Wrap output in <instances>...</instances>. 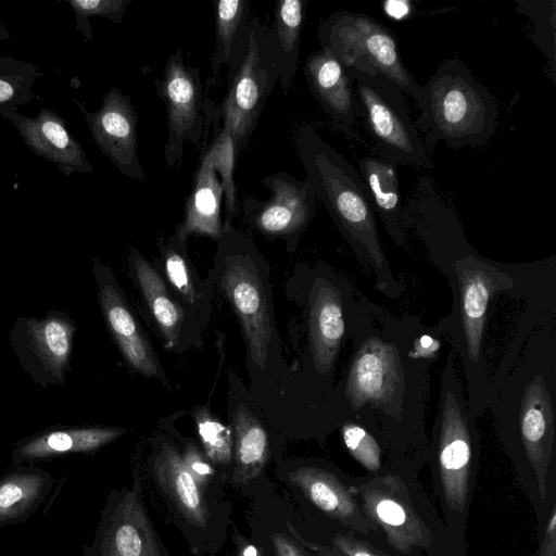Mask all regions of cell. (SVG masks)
I'll use <instances>...</instances> for the list:
<instances>
[{"label":"cell","instance_id":"6da1fadb","mask_svg":"<svg viewBox=\"0 0 556 556\" xmlns=\"http://www.w3.org/2000/svg\"><path fill=\"white\" fill-rule=\"evenodd\" d=\"M293 141L306 178L354 251L377 269L387 263L379 241L376 213L355 168L314 128L298 125Z\"/></svg>","mask_w":556,"mask_h":556},{"label":"cell","instance_id":"7a4b0ae2","mask_svg":"<svg viewBox=\"0 0 556 556\" xmlns=\"http://www.w3.org/2000/svg\"><path fill=\"white\" fill-rule=\"evenodd\" d=\"M420 115L415 123L429 148L440 141L448 149L480 148L494 135L497 103L458 59L445 60L421 86L416 101Z\"/></svg>","mask_w":556,"mask_h":556},{"label":"cell","instance_id":"3957f363","mask_svg":"<svg viewBox=\"0 0 556 556\" xmlns=\"http://www.w3.org/2000/svg\"><path fill=\"white\" fill-rule=\"evenodd\" d=\"M281 53L273 27L250 16L227 64V91L217 106L219 129L237 156L247 146L281 75Z\"/></svg>","mask_w":556,"mask_h":556},{"label":"cell","instance_id":"277c9868","mask_svg":"<svg viewBox=\"0 0 556 556\" xmlns=\"http://www.w3.org/2000/svg\"><path fill=\"white\" fill-rule=\"evenodd\" d=\"M217 241L219 286L240 321L251 368L264 371L273 362L275 333L270 301L257 267L260 255L251 239L232 225Z\"/></svg>","mask_w":556,"mask_h":556},{"label":"cell","instance_id":"5b68a950","mask_svg":"<svg viewBox=\"0 0 556 556\" xmlns=\"http://www.w3.org/2000/svg\"><path fill=\"white\" fill-rule=\"evenodd\" d=\"M321 48H327L349 71L379 75L417 101L421 86L404 65L394 34L372 17L337 11L318 27Z\"/></svg>","mask_w":556,"mask_h":556},{"label":"cell","instance_id":"8992f818","mask_svg":"<svg viewBox=\"0 0 556 556\" xmlns=\"http://www.w3.org/2000/svg\"><path fill=\"white\" fill-rule=\"evenodd\" d=\"M356 93L357 114L378 154L413 167H428L422 138L407 109L404 93L379 75L349 71Z\"/></svg>","mask_w":556,"mask_h":556},{"label":"cell","instance_id":"52a82bcc","mask_svg":"<svg viewBox=\"0 0 556 556\" xmlns=\"http://www.w3.org/2000/svg\"><path fill=\"white\" fill-rule=\"evenodd\" d=\"M210 130L205 132L200 148L201 159L191 192L186 199L185 218L174 232L182 243L190 235L217 240L223 230L231 226L237 208L232 177L236 157L233 146L226 138L213 139L208 146Z\"/></svg>","mask_w":556,"mask_h":556},{"label":"cell","instance_id":"ba28073f","mask_svg":"<svg viewBox=\"0 0 556 556\" xmlns=\"http://www.w3.org/2000/svg\"><path fill=\"white\" fill-rule=\"evenodd\" d=\"M156 89L167 116L164 159L169 167H174L180 164L187 142L201 148L216 106L204 94L199 68L185 62L180 49L167 59L162 77L156 80Z\"/></svg>","mask_w":556,"mask_h":556},{"label":"cell","instance_id":"9c48e42d","mask_svg":"<svg viewBox=\"0 0 556 556\" xmlns=\"http://www.w3.org/2000/svg\"><path fill=\"white\" fill-rule=\"evenodd\" d=\"M262 184L269 190V198L262 201L245 198L244 218L257 231L283 238L291 244L314 216L317 200L314 186L306 177L299 180L285 172L265 177Z\"/></svg>","mask_w":556,"mask_h":556},{"label":"cell","instance_id":"30bf717a","mask_svg":"<svg viewBox=\"0 0 556 556\" xmlns=\"http://www.w3.org/2000/svg\"><path fill=\"white\" fill-rule=\"evenodd\" d=\"M80 110L99 150L126 177L144 179L138 155V118L130 98L117 87H111L102 98L99 110L74 100Z\"/></svg>","mask_w":556,"mask_h":556},{"label":"cell","instance_id":"8fae6325","mask_svg":"<svg viewBox=\"0 0 556 556\" xmlns=\"http://www.w3.org/2000/svg\"><path fill=\"white\" fill-rule=\"evenodd\" d=\"M93 270L101 311L124 359L131 369L146 377L164 379L162 367L112 271L98 260H94Z\"/></svg>","mask_w":556,"mask_h":556},{"label":"cell","instance_id":"7c38bea8","mask_svg":"<svg viewBox=\"0 0 556 556\" xmlns=\"http://www.w3.org/2000/svg\"><path fill=\"white\" fill-rule=\"evenodd\" d=\"M5 121L14 125L25 144L35 154L54 164L62 175L93 173L83 147L56 112L41 108L35 117L15 112Z\"/></svg>","mask_w":556,"mask_h":556},{"label":"cell","instance_id":"4fadbf2b","mask_svg":"<svg viewBox=\"0 0 556 556\" xmlns=\"http://www.w3.org/2000/svg\"><path fill=\"white\" fill-rule=\"evenodd\" d=\"M401 362L393 344L380 338H368L358 349L351 365L346 391L357 406L387 404L401 381Z\"/></svg>","mask_w":556,"mask_h":556},{"label":"cell","instance_id":"5bb4252c","mask_svg":"<svg viewBox=\"0 0 556 556\" xmlns=\"http://www.w3.org/2000/svg\"><path fill=\"white\" fill-rule=\"evenodd\" d=\"M304 74L309 90L333 126L350 132L358 114L348 70L330 50L320 48L305 59Z\"/></svg>","mask_w":556,"mask_h":556},{"label":"cell","instance_id":"9a60e30c","mask_svg":"<svg viewBox=\"0 0 556 556\" xmlns=\"http://www.w3.org/2000/svg\"><path fill=\"white\" fill-rule=\"evenodd\" d=\"M460 327L469 361L478 362L489 301L503 279L493 267L468 255L456 264Z\"/></svg>","mask_w":556,"mask_h":556},{"label":"cell","instance_id":"2e32d148","mask_svg":"<svg viewBox=\"0 0 556 556\" xmlns=\"http://www.w3.org/2000/svg\"><path fill=\"white\" fill-rule=\"evenodd\" d=\"M129 263L136 283L167 348L178 345L185 327V311L173 298L165 280L142 254L131 248Z\"/></svg>","mask_w":556,"mask_h":556},{"label":"cell","instance_id":"e0dca14e","mask_svg":"<svg viewBox=\"0 0 556 556\" xmlns=\"http://www.w3.org/2000/svg\"><path fill=\"white\" fill-rule=\"evenodd\" d=\"M397 165L395 161L381 154L366 155L358 162V174L368 191L375 213L394 241L404 245Z\"/></svg>","mask_w":556,"mask_h":556},{"label":"cell","instance_id":"ac0fdd59","mask_svg":"<svg viewBox=\"0 0 556 556\" xmlns=\"http://www.w3.org/2000/svg\"><path fill=\"white\" fill-rule=\"evenodd\" d=\"M345 325L339 292L323 283L313 292L309 314V337L316 368L326 372L334 363Z\"/></svg>","mask_w":556,"mask_h":556},{"label":"cell","instance_id":"d6986e66","mask_svg":"<svg viewBox=\"0 0 556 556\" xmlns=\"http://www.w3.org/2000/svg\"><path fill=\"white\" fill-rule=\"evenodd\" d=\"M154 475L163 491L186 519L204 527L208 510L197 480L187 469L181 455L163 443L154 458Z\"/></svg>","mask_w":556,"mask_h":556},{"label":"cell","instance_id":"ffe728a7","mask_svg":"<svg viewBox=\"0 0 556 556\" xmlns=\"http://www.w3.org/2000/svg\"><path fill=\"white\" fill-rule=\"evenodd\" d=\"M103 556H161L136 492L128 493L118 505L103 543Z\"/></svg>","mask_w":556,"mask_h":556},{"label":"cell","instance_id":"44dd1931","mask_svg":"<svg viewBox=\"0 0 556 556\" xmlns=\"http://www.w3.org/2000/svg\"><path fill=\"white\" fill-rule=\"evenodd\" d=\"M235 480L247 482L263 470L268 456V437L263 424L244 404L231 409Z\"/></svg>","mask_w":556,"mask_h":556},{"label":"cell","instance_id":"7402d4cb","mask_svg":"<svg viewBox=\"0 0 556 556\" xmlns=\"http://www.w3.org/2000/svg\"><path fill=\"white\" fill-rule=\"evenodd\" d=\"M75 326L66 317L49 315L27 324L29 348L43 369L61 379L67 366Z\"/></svg>","mask_w":556,"mask_h":556},{"label":"cell","instance_id":"603a6c76","mask_svg":"<svg viewBox=\"0 0 556 556\" xmlns=\"http://www.w3.org/2000/svg\"><path fill=\"white\" fill-rule=\"evenodd\" d=\"M125 432L113 427L72 428L51 431L25 443L18 452L23 458H42L68 452H91Z\"/></svg>","mask_w":556,"mask_h":556},{"label":"cell","instance_id":"cb8c5ba5","mask_svg":"<svg viewBox=\"0 0 556 556\" xmlns=\"http://www.w3.org/2000/svg\"><path fill=\"white\" fill-rule=\"evenodd\" d=\"M544 384L533 381L525 392L520 410V431L529 455L543 456V447L551 446L553 438V410Z\"/></svg>","mask_w":556,"mask_h":556},{"label":"cell","instance_id":"d4e9b609","mask_svg":"<svg viewBox=\"0 0 556 556\" xmlns=\"http://www.w3.org/2000/svg\"><path fill=\"white\" fill-rule=\"evenodd\" d=\"M306 1L280 0L275 9L274 31L281 53L280 85L285 91L295 76Z\"/></svg>","mask_w":556,"mask_h":556},{"label":"cell","instance_id":"484cf974","mask_svg":"<svg viewBox=\"0 0 556 556\" xmlns=\"http://www.w3.org/2000/svg\"><path fill=\"white\" fill-rule=\"evenodd\" d=\"M250 18V3L245 0L216 2L215 47L211 59V75L206 86L214 87L220 70L227 66L237 38Z\"/></svg>","mask_w":556,"mask_h":556},{"label":"cell","instance_id":"4316f807","mask_svg":"<svg viewBox=\"0 0 556 556\" xmlns=\"http://www.w3.org/2000/svg\"><path fill=\"white\" fill-rule=\"evenodd\" d=\"M38 67L27 61L11 55L0 56V117L18 112V106L30 103L36 94L35 81L42 77Z\"/></svg>","mask_w":556,"mask_h":556},{"label":"cell","instance_id":"83f0119b","mask_svg":"<svg viewBox=\"0 0 556 556\" xmlns=\"http://www.w3.org/2000/svg\"><path fill=\"white\" fill-rule=\"evenodd\" d=\"M290 480L323 511L336 516L351 511V503L329 473L312 467H302L290 475Z\"/></svg>","mask_w":556,"mask_h":556},{"label":"cell","instance_id":"f1b7e54d","mask_svg":"<svg viewBox=\"0 0 556 556\" xmlns=\"http://www.w3.org/2000/svg\"><path fill=\"white\" fill-rule=\"evenodd\" d=\"M161 253L165 276L179 299L192 308L201 301L203 292L198 289L195 275L188 262L186 243L173 235L166 242H161Z\"/></svg>","mask_w":556,"mask_h":556},{"label":"cell","instance_id":"f546056e","mask_svg":"<svg viewBox=\"0 0 556 556\" xmlns=\"http://www.w3.org/2000/svg\"><path fill=\"white\" fill-rule=\"evenodd\" d=\"M195 424L207 459L217 464H228L232 457L231 428L220 422L204 407L197 410Z\"/></svg>","mask_w":556,"mask_h":556},{"label":"cell","instance_id":"4dcf8cb0","mask_svg":"<svg viewBox=\"0 0 556 556\" xmlns=\"http://www.w3.org/2000/svg\"><path fill=\"white\" fill-rule=\"evenodd\" d=\"M43 479L35 475L10 477L0 483V519H10L24 511L39 495Z\"/></svg>","mask_w":556,"mask_h":556},{"label":"cell","instance_id":"1f68e13d","mask_svg":"<svg viewBox=\"0 0 556 556\" xmlns=\"http://www.w3.org/2000/svg\"><path fill=\"white\" fill-rule=\"evenodd\" d=\"M131 1L132 0H71L67 1V3L74 12L76 29L81 33L85 42L92 43L93 34L89 18L91 16H101L109 18L115 24H119Z\"/></svg>","mask_w":556,"mask_h":556},{"label":"cell","instance_id":"d6a6232c","mask_svg":"<svg viewBox=\"0 0 556 556\" xmlns=\"http://www.w3.org/2000/svg\"><path fill=\"white\" fill-rule=\"evenodd\" d=\"M343 441L353 456L370 470L380 467V448L375 439L361 426L346 424L342 428Z\"/></svg>","mask_w":556,"mask_h":556},{"label":"cell","instance_id":"836d02e7","mask_svg":"<svg viewBox=\"0 0 556 556\" xmlns=\"http://www.w3.org/2000/svg\"><path fill=\"white\" fill-rule=\"evenodd\" d=\"M518 3L521 7L522 13L534 20L535 36L538 37L536 41L539 42L538 45L540 46L541 50L545 53L546 58L549 59L552 68H554L555 38L548 35L549 30L548 28H546V25L548 26V23L546 24V21L542 20L544 8H534L532 5V2H526L527 5H529L530 8H525L520 2Z\"/></svg>","mask_w":556,"mask_h":556},{"label":"cell","instance_id":"e575fe53","mask_svg":"<svg viewBox=\"0 0 556 556\" xmlns=\"http://www.w3.org/2000/svg\"><path fill=\"white\" fill-rule=\"evenodd\" d=\"M181 457L187 469L199 485L204 484L214 475L213 467L207 460V457H205L194 444L189 443L186 445Z\"/></svg>","mask_w":556,"mask_h":556},{"label":"cell","instance_id":"d590c367","mask_svg":"<svg viewBox=\"0 0 556 556\" xmlns=\"http://www.w3.org/2000/svg\"><path fill=\"white\" fill-rule=\"evenodd\" d=\"M375 511L379 520L388 527L396 528L403 526L407 520V515L403 506L391 498H382L379 501Z\"/></svg>","mask_w":556,"mask_h":556},{"label":"cell","instance_id":"8d00e7d4","mask_svg":"<svg viewBox=\"0 0 556 556\" xmlns=\"http://www.w3.org/2000/svg\"><path fill=\"white\" fill-rule=\"evenodd\" d=\"M440 346L441 344L439 340L432 338L429 334H424L415 341L413 350L408 352V356L412 359H432L434 358V355L439 352Z\"/></svg>","mask_w":556,"mask_h":556},{"label":"cell","instance_id":"74e56055","mask_svg":"<svg viewBox=\"0 0 556 556\" xmlns=\"http://www.w3.org/2000/svg\"><path fill=\"white\" fill-rule=\"evenodd\" d=\"M276 556H305L286 535L273 536Z\"/></svg>","mask_w":556,"mask_h":556},{"label":"cell","instance_id":"f35d334b","mask_svg":"<svg viewBox=\"0 0 556 556\" xmlns=\"http://www.w3.org/2000/svg\"><path fill=\"white\" fill-rule=\"evenodd\" d=\"M240 556H258L257 551L253 545L245 546L241 553Z\"/></svg>","mask_w":556,"mask_h":556},{"label":"cell","instance_id":"ab89813d","mask_svg":"<svg viewBox=\"0 0 556 556\" xmlns=\"http://www.w3.org/2000/svg\"><path fill=\"white\" fill-rule=\"evenodd\" d=\"M11 35L4 24L0 21V41L10 39Z\"/></svg>","mask_w":556,"mask_h":556},{"label":"cell","instance_id":"60d3db41","mask_svg":"<svg viewBox=\"0 0 556 556\" xmlns=\"http://www.w3.org/2000/svg\"><path fill=\"white\" fill-rule=\"evenodd\" d=\"M351 556H371L369 553H367L364 549H355L350 553Z\"/></svg>","mask_w":556,"mask_h":556}]
</instances>
